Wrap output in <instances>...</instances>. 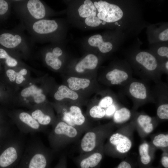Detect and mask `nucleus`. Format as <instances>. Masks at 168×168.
<instances>
[{"instance_id":"nucleus-1","label":"nucleus","mask_w":168,"mask_h":168,"mask_svg":"<svg viewBox=\"0 0 168 168\" xmlns=\"http://www.w3.org/2000/svg\"><path fill=\"white\" fill-rule=\"evenodd\" d=\"M26 141L24 150L16 168H51L55 153L34 135Z\"/></svg>"},{"instance_id":"nucleus-2","label":"nucleus","mask_w":168,"mask_h":168,"mask_svg":"<svg viewBox=\"0 0 168 168\" xmlns=\"http://www.w3.org/2000/svg\"><path fill=\"white\" fill-rule=\"evenodd\" d=\"M48 136L49 144L55 153L77 141L83 133L80 131L60 120H56Z\"/></svg>"},{"instance_id":"nucleus-3","label":"nucleus","mask_w":168,"mask_h":168,"mask_svg":"<svg viewBox=\"0 0 168 168\" xmlns=\"http://www.w3.org/2000/svg\"><path fill=\"white\" fill-rule=\"evenodd\" d=\"M26 138L18 131L0 149V168H16L24 150Z\"/></svg>"},{"instance_id":"nucleus-4","label":"nucleus","mask_w":168,"mask_h":168,"mask_svg":"<svg viewBox=\"0 0 168 168\" xmlns=\"http://www.w3.org/2000/svg\"><path fill=\"white\" fill-rule=\"evenodd\" d=\"M114 125L112 124L91 128L84 133L78 146L79 155L92 152L104 145L105 140L111 134Z\"/></svg>"},{"instance_id":"nucleus-5","label":"nucleus","mask_w":168,"mask_h":168,"mask_svg":"<svg viewBox=\"0 0 168 168\" xmlns=\"http://www.w3.org/2000/svg\"><path fill=\"white\" fill-rule=\"evenodd\" d=\"M7 114L18 130L23 134L34 135L37 133L47 131L46 127L40 125L29 112L21 110L7 111Z\"/></svg>"},{"instance_id":"nucleus-6","label":"nucleus","mask_w":168,"mask_h":168,"mask_svg":"<svg viewBox=\"0 0 168 168\" xmlns=\"http://www.w3.org/2000/svg\"><path fill=\"white\" fill-rule=\"evenodd\" d=\"M61 120L80 131L82 133L92 128L87 124L81 110L78 106L72 105L68 110L61 111Z\"/></svg>"},{"instance_id":"nucleus-7","label":"nucleus","mask_w":168,"mask_h":168,"mask_svg":"<svg viewBox=\"0 0 168 168\" xmlns=\"http://www.w3.org/2000/svg\"><path fill=\"white\" fill-rule=\"evenodd\" d=\"M107 143L104 145V152L111 156L114 151L121 154L127 153L131 149L132 143L129 137L118 132L112 134Z\"/></svg>"},{"instance_id":"nucleus-8","label":"nucleus","mask_w":168,"mask_h":168,"mask_svg":"<svg viewBox=\"0 0 168 168\" xmlns=\"http://www.w3.org/2000/svg\"><path fill=\"white\" fill-rule=\"evenodd\" d=\"M97 11V16L101 21L107 23L116 22L123 17V13L117 5L102 0L93 3Z\"/></svg>"},{"instance_id":"nucleus-9","label":"nucleus","mask_w":168,"mask_h":168,"mask_svg":"<svg viewBox=\"0 0 168 168\" xmlns=\"http://www.w3.org/2000/svg\"><path fill=\"white\" fill-rule=\"evenodd\" d=\"M104 145L92 152L74 158V161L77 168H100L104 153Z\"/></svg>"},{"instance_id":"nucleus-10","label":"nucleus","mask_w":168,"mask_h":168,"mask_svg":"<svg viewBox=\"0 0 168 168\" xmlns=\"http://www.w3.org/2000/svg\"><path fill=\"white\" fill-rule=\"evenodd\" d=\"M30 26V30L38 37L53 33L58 27L55 20L44 19L33 21Z\"/></svg>"},{"instance_id":"nucleus-11","label":"nucleus","mask_w":168,"mask_h":168,"mask_svg":"<svg viewBox=\"0 0 168 168\" xmlns=\"http://www.w3.org/2000/svg\"><path fill=\"white\" fill-rule=\"evenodd\" d=\"M24 12L26 16L34 21L43 19L46 14L44 4L39 0H29L24 5Z\"/></svg>"},{"instance_id":"nucleus-12","label":"nucleus","mask_w":168,"mask_h":168,"mask_svg":"<svg viewBox=\"0 0 168 168\" xmlns=\"http://www.w3.org/2000/svg\"><path fill=\"white\" fill-rule=\"evenodd\" d=\"M25 42L23 36L19 34L5 33L0 35V44L7 49H18Z\"/></svg>"},{"instance_id":"nucleus-13","label":"nucleus","mask_w":168,"mask_h":168,"mask_svg":"<svg viewBox=\"0 0 168 168\" xmlns=\"http://www.w3.org/2000/svg\"><path fill=\"white\" fill-rule=\"evenodd\" d=\"M29 112L40 125L46 127L50 125L52 126L57 120H55L52 113L39 106H35Z\"/></svg>"},{"instance_id":"nucleus-14","label":"nucleus","mask_w":168,"mask_h":168,"mask_svg":"<svg viewBox=\"0 0 168 168\" xmlns=\"http://www.w3.org/2000/svg\"><path fill=\"white\" fill-rule=\"evenodd\" d=\"M42 90L34 85H31L23 89L21 96L23 98L32 99L35 103L39 105L45 100L46 96Z\"/></svg>"},{"instance_id":"nucleus-15","label":"nucleus","mask_w":168,"mask_h":168,"mask_svg":"<svg viewBox=\"0 0 168 168\" xmlns=\"http://www.w3.org/2000/svg\"><path fill=\"white\" fill-rule=\"evenodd\" d=\"M128 90L132 98L138 100L144 101L148 97V94L147 87L142 82H132L129 85Z\"/></svg>"},{"instance_id":"nucleus-16","label":"nucleus","mask_w":168,"mask_h":168,"mask_svg":"<svg viewBox=\"0 0 168 168\" xmlns=\"http://www.w3.org/2000/svg\"><path fill=\"white\" fill-rule=\"evenodd\" d=\"M14 124L8 120L0 124V149L18 131Z\"/></svg>"},{"instance_id":"nucleus-17","label":"nucleus","mask_w":168,"mask_h":168,"mask_svg":"<svg viewBox=\"0 0 168 168\" xmlns=\"http://www.w3.org/2000/svg\"><path fill=\"white\" fill-rule=\"evenodd\" d=\"M63 54L62 49L59 47L54 48L51 51L47 52L45 56V61L46 64L52 69L58 70L61 67L62 63L59 57Z\"/></svg>"},{"instance_id":"nucleus-18","label":"nucleus","mask_w":168,"mask_h":168,"mask_svg":"<svg viewBox=\"0 0 168 168\" xmlns=\"http://www.w3.org/2000/svg\"><path fill=\"white\" fill-rule=\"evenodd\" d=\"M135 59L137 62L149 71H153L157 67L156 59L147 52L142 51L136 55Z\"/></svg>"},{"instance_id":"nucleus-19","label":"nucleus","mask_w":168,"mask_h":168,"mask_svg":"<svg viewBox=\"0 0 168 168\" xmlns=\"http://www.w3.org/2000/svg\"><path fill=\"white\" fill-rule=\"evenodd\" d=\"M130 76L125 71L115 68L108 72L106 75L107 79L113 85H120L126 82Z\"/></svg>"},{"instance_id":"nucleus-20","label":"nucleus","mask_w":168,"mask_h":168,"mask_svg":"<svg viewBox=\"0 0 168 168\" xmlns=\"http://www.w3.org/2000/svg\"><path fill=\"white\" fill-rule=\"evenodd\" d=\"M98 62L97 57L95 55L89 54L77 63L75 67L76 72L82 73L86 69H94L96 68Z\"/></svg>"},{"instance_id":"nucleus-21","label":"nucleus","mask_w":168,"mask_h":168,"mask_svg":"<svg viewBox=\"0 0 168 168\" xmlns=\"http://www.w3.org/2000/svg\"><path fill=\"white\" fill-rule=\"evenodd\" d=\"M88 42L90 46L98 47L102 53H108L113 48L112 44L109 42L104 41L102 36L99 34L91 36L88 39Z\"/></svg>"},{"instance_id":"nucleus-22","label":"nucleus","mask_w":168,"mask_h":168,"mask_svg":"<svg viewBox=\"0 0 168 168\" xmlns=\"http://www.w3.org/2000/svg\"><path fill=\"white\" fill-rule=\"evenodd\" d=\"M78 12L81 17L85 18L90 16H96L97 13L93 3L90 0L84 1L83 4L79 7Z\"/></svg>"},{"instance_id":"nucleus-23","label":"nucleus","mask_w":168,"mask_h":168,"mask_svg":"<svg viewBox=\"0 0 168 168\" xmlns=\"http://www.w3.org/2000/svg\"><path fill=\"white\" fill-rule=\"evenodd\" d=\"M55 99L60 101L64 98H67L72 100H76L78 97V94L74 91L65 85L60 86L58 90L54 95Z\"/></svg>"},{"instance_id":"nucleus-24","label":"nucleus","mask_w":168,"mask_h":168,"mask_svg":"<svg viewBox=\"0 0 168 168\" xmlns=\"http://www.w3.org/2000/svg\"><path fill=\"white\" fill-rule=\"evenodd\" d=\"M137 124L143 131L146 134L152 132L154 129L152 118L150 116L144 114L139 115L137 119Z\"/></svg>"},{"instance_id":"nucleus-25","label":"nucleus","mask_w":168,"mask_h":168,"mask_svg":"<svg viewBox=\"0 0 168 168\" xmlns=\"http://www.w3.org/2000/svg\"><path fill=\"white\" fill-rule=\"evenodd\" d=\"M67 82L70 88L73 91L86 88L90 82V80L87 79L74 77L69 78Z\"/></svg>"},{"instance_id":"nucleus-26","label":"nucleus","mask_w":168,"mask_h":168,"mask_svg":"<svg viewBox=\"0 0 168 168\" xmlns=\"http://www.w3.org/2000/svg\"><path fill=\"white\" fill-rule=\"evenodd\" d=\"M149 146L146 142L141 144L138 151L141 164L143 166H147L151 163L152 158L149 152Z\"/></svg>"},{"instance_id":"nucleus-27","label":"nucleus","mask_w":168,"mask_h":168,"mask_svg":"<svg viewBox=\"0 0 168 168\" xmlns=\"http://www.w3.org/2000/svg\"><path fill=\"white\" fill-rule=\"evenodd\" d=\"M131 115V112L128 109L122 107L116 110L114 114L113 120L116 124L123 123L129 119Z\"/></svg>"},{"instance_id":"nucleus-28","label":"nucleus","mask_w":168,"mask_h":168,"mask_svg":"<svg viewBox=\"0 0 168 168\" xmlns=\"http://www.w3.org/2000/svg\"><path fill=\"white\" fill-rule=\"evenodd\" d=\"M0 59L3 60L6 65L9 67H14L18 64L17 59L10 55L2 48H0Z\"/></svg>"},{"instance_id":"nucleus-29","label":"nucleus","mask_w":168,"mask_h":168,"mask_svg":"<svg viewBox=\"0 0 168 168\" xmlns=\"http://www.w3.org/2000/svg\"><path fill=\"white\" fill-rule=\"evenodd\" d=\"M152 142L153 145L157 147L166 148L168 146V134H159L154 137Z\"/></svg>"},{"instance_id":"nucleus-30","label":"nucleus","mask_w":168,"mask_h":168,"mask_svg":"<svg viewBox=\"0 0 168 168\" xmlns=\"http://www.w3.org/2000/svg\"><path fill=\"white\" fill-rule=\"evenodd\" d=\"M89 114L92 118L101 119L105 116V111L99 105H95L90 109Z\"/></svg>"},{"instance_id":"nucleus-31","label":"nucleus","mask_w":168,"mask_h":168,"mask_svg":"<svg viewBox=\"0 0 168 168\" xmlns=\"http://www.w3.org/2000/svg\"><path fill=\"white\" fill-rule=\"evenodd\" d=\"M156 114L158 117L162 119H168V104L167 103L162 104L158 107Z\"/></svg>"},{"instance_id":"nucleus-32","label":"nucleus","mask_w":168,"mask_h":168,"mask_svg":"<svg viewBox=\"0 0 168 168\" xmlns=\"http://www.w3.org/2000/svg\"><path fill=\"white\" fill-rule=\"evenodd\" d=\"M84 21L87 26L92 27L98 26L102 23V21L97 16H90L87 17L85 18Z\"/></svg>"},{"instance_id":"nucleus-33","label":"nucleus","mask_w":168,"mask_h":168,"mask_svg":"<svg viewBox=\"0 0 168 168\" xmlns=\"http://www.w3.org/2000/svg\"><path fill=\"white\" fill-rule=\"evenodd\" d=\"M5 85L0 81V102L3 103L7 102L8 97L7 92L5 90Z\"/></svg>"},{"instance_id":"nucleus-34","label":"nucleus","mask_w":168,"mask_h":168,"mask_svg":"<svg viewBox=\"0 0 168 168\" xmlns=\"http://www.w3.org/2000/svg\"><path fill=\"white\" fill-rule=\"evenodd\" d=\"M113 102V100L111 96H107L101 99L98 105L103 108H106L112 105Z\"/></svg>"},{"instance_id":"nucleus-35","label":"nucleus","mask_w":168,"mask_h":168,"mask_svg":"<svg viewBox=\"0 0 168 168\" xmlns=\"http://www.w3.org/2000/svg\"><path fill=\"white\" fill-rule=\"evenodd\" d=\"M27 73V70L25 68H22L19 71L16 72L15 81L16 83L18 84L22 83L25 79L24 76L26 75Z\"/></svg>"},{"instance_id":"nucleus-36","label":"nucleus","mask_w":168,"mask_h":168,"mask_svg":"<svg viewBox=\"0 0 168 168\" xmlns=\"http://www.w3.org/2000/svg\"><path fill=\"white\" fill-rule=\"evenodd\" d=\"M16 72L12 69L9 68L6 70L5 72V80H7L13 82L15 81Z\"/></svg>"},{"instance_id":"nucleus-37","label":"nucleus","mask_w":168,"mask_h":168,"mask_svg":"<svg viewBox=\"0 0 168 168\" xmlns=\"http://www.w3.org/2000/svg\"><path fill=\"white\" fill-rule=\"evenodd\" d=\"M53 168H67V158L66 156L62 155L60 158L56 165Z\"/></svg>"},{"instance_id":"nucleus-38","label":"nucleus","mask_w":168,"mask_h":168,"mask_svg":"<svg viewBox=\"0 0 168 168\" xmlns=\"http://www.w3.org/2000/svg\"><path fill=\"white\" fill-rule=\"evenodd\" d=\"M9 5L7 2L3 0H0V15L5 14L9 9Z\"/></svg>"},{"instance_id":"nucleus-39","label":"nucleus","mask_w":168,"mask_h":168,"mask_svg":"<svg viewBox=\"0 0 168 168\" xmlns=\"http://www.w3.org/2000/svg\"><path fill=\"white\" fill-rule=\"evenodd\" d=\"M7 111L4 108L0 107V124L8 120Z\"/></svg>"},{"instance_id":"nucleus-40","label":"nucleus","mask_w":168,"mask_h":168,"mask_svg":"<svg viewBox=\"0 0 168 168\" xmlns=\"http://www.w3.org/2000/svg\"><path fill=\"white\" fill-rule=\"evenodd\" d=\"M158 55L162 57L166 56L168 58V48L167 47L162 46L160 47L157 50Z\"/></svg>"},{"instance_id":"nucleus-41","label":"nucleus","mask_w":168,"mask_h":168,"mask_svg":"<svg viewBox=\"0 0 168 168\" xmlns=\"http://www.w3.org/2000/svg\"><path fill=\"white\" fill-rule=\"evenodd\" d=\"M116 110V106L112 104L108 107L105 111V115L108 116H110L114 114Z\"/></svg>"},{"instance_id":"nucleus-42","label":"nucleus","mask_w":168,"mask_h":168,"mask_svg":"<svg viewBox=\"0 0 168 168\" xmlns=\"http://www.w3.org/2000/svg\"><path fill=\"white\" fill-rule=\"evenodd\" d=\"M114 168H133V166L129 162L126 161H123Z\"/></svg>"},{"instance_id":"nucleus-43","label":"nucleus","mask_w":168,"mask_h":168,"mask_svg":"<svg viewBox=\"0 0 168 168\" xmlns=\"http://www.w3.org/2000/svg\"><path fill=\"white\" fill-rule=\"evenodd\" d=\"M160 40L162 41H166L168 40V29H166L161 33L159 35Z\"/></svg>"},{"instance_id":"nucleus-44","label":"nucleus","mask_w":168,"mask_h":168,"mask_svg":"<svg viewBox=\"0 0 168 168\" xmlns=\"http://www.w3.org/2000/svg\"><path fill=\"white\" fill-rule=\"evenodd\" d=\"M161 163L164 168H168V156H162L161 159Z\"/></svg>"},{"instance_id":"nucleus-45","label":"nucleus","mask_w":168,"mask_h":168,"mask_svg":"<svg viewBox=\"0 0 168 168\" xmlns=\"http://www.w3.org/2000/svg\"><path fill=\"white\" fill-rule=\"evenodd\" d=\"M166 69L168 70V61H167L166 63Z\"/></svg>"},{"instance_id":"nucleus-46","label":"nucleus","mask_w":168,"mask_h":168,"mask_svg":"<svg viewBox=\"0 0 168 168\" xmlns=\"http://www.w3.org/2000/svg\"><path fill=\"white\" fill-rule=\"evenodd\" d=\"M152 168V167H147V168Z\"/></svg>"}]
</instances>
